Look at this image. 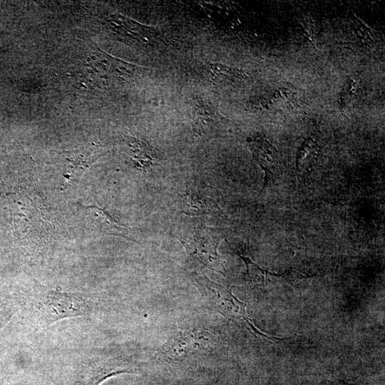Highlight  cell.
<instances>
[{
	"label": "cell",
	"instance_id": "obj_12",
	"mask_svg": "<svg viewBox=\"0 0 385 385\" xmlns=\"http://www.w3.org/2000/svg\"><path fill=\"white\" fill-rule=\"evenodd\" d=\"M356 95V82L351 79L347 81L343 88L342 100L347 101L349 98H354Z\"/></svg>",
	"mask_w": 385,
	"mask_h": 385
},
{
	"label": "cell",
	"instance_id": "obj_3",
	"mask_svg": "<svg viewBox=\"0 0 385 385\" xmlns=\"http://www.w3.org/2000/svg\"><path fill=\"white\" fill-rule=\"evenodd\" d=\"M175 236L198 267L223 272L225 268L217 252L220 239L211 228L198 222H187L177 227Z\"/></svg>",
	"mask_w": 385,
	"mask_h": 385
},
{
	"label": "cell",
	"instance_id": "obj_5",
	"mask_svg": "<svg viewBox=\"0 0 385 385\" xmlns=\"http://www.w3.org/2000/svg\"><path fill=\"white\" fill-rule=\"evenodd\" d=\"M208 335L191 332H179L171 337L162 348L164 357L169 361H183L195 353H204L211 349Z\"/></svg>",
	"mask_w": 385,
	"mask_h": 385
},
{
	"label": "cell",
	"instance_id": "obj_4",
	"mask_svg": "<svg viewBox=\"0 0 385 385\" xmlns=\"http://www.w3.org/2000/svg\"><path fill=\"white\" fill-rule=\"evenodd\" d=\"M192 276L205 299L223 316L234 322L242 323L254 334L270 342L283 340L260 332L247 314V304L238 299L230 287L212 281L203 274H193Z\"/></svg>",
	"mask_w": 385,
	"mask_h": 385
},
{
	"label": "cell",
	"instance_id": "obj_10",
	"mask_svg": "<svg viewBox=\"0 0 385 385\" xmlns=\"http://www.w3.org/2000/svg\"><path fill=\"white\" fill-rule=\"evenodd\" d=\"M232 248V247H231ZM233 251L243 260L246 265V273L250 279L256 284H263L268 278L272 277H280L279 274L273 273L262 269L255 264L250 258L241 255L232 248Z\"/></svg>",
	"mask_w": 385,
	"mask_h": 385
},
{
	"label": "cell",
	"instance_id": "obj_8",
	"mask_svg": "<svg viewBox=\"0 0 385 385\" xmlns=\"http://www.w3.org/2000/svg\"><path fill=\"white\" fill-rule=\"evenodd\" d=\"M320 148L312 137L306 138L298 150L296 159L297 169L299 172L307 170L319 156Z\"/></svg>",
	"mask_w": 385,
	"mask_h": 385
},
{
	"label": "cell",
	"instance_id": "obj_2",
	"mask_svg": "<svg viewBox=\"0 0 385 385\" xmlns=\"http://www.w3.org/2000/svg\"><path fill=\"white\" fill-rule=\"evenodd\" d=\"M138 369L125 354L106 349L85 352L72 368L64 385H100L120 374L135 373Z\"/></svg>",
	"mask_w": 385,
	"mask_h": 385
},
{
	"label": "cell",
	"instance_id": "obj_9",
	"mask_svg": "<svg viewBox=\"0 0 385 385\" xmlns=\"http://www.w3.org/2000/svg\"><path fill=\"white\" fill-rule=\"evenodd\" d=\"M23 298L18 294L6 292L0 294V332L23 307Z\"/></svg>",
	"mask_w": 385,
	"mask_h": 385
},
{
	"label": "cell",
	"instance_id": "obj_6",
	"mask_svg": "<svg viewBox=\"0 0 385 385\" xmlns=\"http://www.w3.org/2000/svg\"><path fill=\"white\" fill-rule=\"evenodd\" d=\"M253 156L265 173L263 188L270 187L280 173L279 154L276 147L262 135L248 138Z\"/></svg>",
	"mask_w": 385,
	"mask_h": 385
},
{
	"label": "cell",
	"instance_id": "obj_7",
	"mask_svg": "<svg viewBox=\"0 0 385 385\" xmlns=\"http://www.w3.org/2000/svg\"><path fill=\"white\" fill-rule=\"evenodd\" d=\"M217 202L210 186L195 183L189 186L181 197V208L188 215H200L211 213Z\"/></svg>",
	"mask_w": 385,
	"mask_h": 385
},
{
	"label": "cell",
	"instance_id": "obj_1",
	"mask_svg": "<svg viewBox=\"0 0 385 385\" xmlns=\"http://www.w3.org/2000/svg\"><path fill=\"white\" fill-rule=\"evenodd\" d=\"M27 320L34 330L43 329L64 319L88 316L90 298L83 294L51 288L36 282L31 294L23 298Z\"/></svg>",
	"mask_w": 385,
	"mask_h": 385
},
{
	"label": "cell",
	"instance_id": "obj_11",
	"mask_svg": "<svg viewBox=\"0 0 385 385\" xmlns=\"http://www.w3.org/2000/svg\"><path fill=\"white\" fill-rule=\"evenodd\" d=\"M279 275L281 277L284 278L289 282H296L297 280L302 279L304 278H307L312 276L308 274L307 273H305L304 272H302L294 267H289Z\"/></svg>",
	"mask_w": 385,
	"mask_h": 385
}]
</instances>
